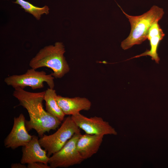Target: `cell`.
<instances>
[{
  "label": "cell",
  "instance_id": "12",
  "mask_svg": "<svg viewBox=\"0 0 168 168\" xmlns=\"http://www.w3.org/2000/svg\"><path fill=\"white\" fill-rule=\"evenodd\" d=\"M158 22L155 23L150 28L147 39L150 41V49L147 50L144 53L133 57L131 58L149 56L156 63H159L160 60L157 53V48L160 41L163 38L165 34L158 24Z\"/></svg>",
  "mask_w": 168,
  "mask_h": 168
},
{
  "label": "cell",
  "instance_id": "9",
  "mask_svg": "<svg viewBox=\"0 0 168 168\" xmlns=\"http://www.w3.org/2000/svg\"><path fill=\"white\" fill-rule=\"evenodd\" d=\"M41 147L38 137L32 135L31 140L23 147L22 155L20 162L24 164L35 162L48 164L49 157L47 156L46 151L42 149Z\"/></svg>",
  "mask_w": 168,
  "mask_h": 168
},
{
  "label": "cell",
  "instance_id": "13",
  "mask_svg": "<svg viewBox=\"0 0 168 168\" xmlns=\"http://www.w3.org/2000/svg\"><path fill=\"white\" fill-rule=\"evenodd\" d=\"M57 96L56 91L54 89L49 88L45 91L44 100L45 102L46 110L62 121L64 119L65 115L57 103Z\"/></svg>",
  "mask_w": 168,
  "mask_h": 168
},
{
  "label": "cell",
  "instance_id": "8",
  "mask_svg": "<svg viewBox=\"0 0 168 168\" xmlns=\"http://www.w3.org/2000/svg\"><path fill=\"white\" fill-rule=\"evenodd\" d=\"M24 114L21 113L14 118L11 131L4 141V145L12 149L20 146H24L32 139V136L29 134L26 126Z\"/></svg>",
  "mask_w": 168,
  "mask_h": 168
},
{
  "label": "cell",
  "instance_id": "7",
  "mask_svg": "<svg viewBox=\"0 0 168 168\" xmlns=\"http://www.w3.org/2000/svg\"><path fill=\"white\" fill-rule=\"evenodd\" d=\"M71 117L77 126L86 133L103 136L117 134L114 128L101 117L95 116L88 118L80 112L71 115Z\"/></svg>",
  "mask_w": 168,
  "mask_h": 168
},
{
  "label": "cell",
  "instance_id": "17",
  "mask_svg": "<svg viewBox=\"0 0 168 168\" xmlns=\"http://www.w3.org/2000/svg\"></svg>",
  "mask_w": 168,
  "mask_h": 168
},
{
  "label": "cell",
  "instance_id": "14",
  "mask_svg": "<svg viewBox=\"0 0 168 168\" xmlns=\"http://www.w3.org/2000/svg\"><path fill=\"white\" fill-rule=\"evenodd\" d=\"M13 2L19 5L26 12L31 14L38 20L40 19L43 15H48L49 12V8L47 5L39 7L34 6L30 2L24 0H16Z\"/></svg>",
  "mask_w": 168,
  "mask_h": 168
},
{
  "label": "cell",
  "instance_id": "16",
  "mask_svg": "<svg viewBox=\"0 0 168 168\" xmlns=\"http://www.w3.org/2000/svg\"><path fill=\"white\" fill-rule=\"evenodd\" d=\"M12 168H26V166L25 164L21 163H13L11 165Z\"/></svg>",
  "mask_w": 168,
  "mask_h": 168
},
{
  "label": "cell",
  "instance_id": "5",
  "mask_svg": "<svg viewBox=\"0 0 168 168\" xmlns=\"http://www.w3.org/2000/svg\"><path fill=\"white\" fill-rule=\"evenodd\" d=\"M54 78L52 73L47 74L43 71H37L31 68L24 74L7 77L4 82L14 89L19 87L24 89L27 86L30 87L33 90L40 89L44 87V82L47 83L49 88L54 89Z\"/></svg>",
  "mask_w": 168,
  "mask_h": 168
},
{
  "label": "cell",
  "instance_id": "11",
  "mask_svg": "<svg viewBox=\"0 0 168 168\" xmlns=\"http://www.w3.org/2000/svg\"><path fill=\"white\" fill-rule=\"evenodd\" d=\"M57 103L64 114L73 115L82 110H89L91 102L85 97L69 98L57 95Z\"/></svg>",
  "mask_w": 168,
  "mask_h": 168
},
{
  "label": "cell",
  "instance_id": "4",
  "mask_svg": "<svg viewBox=\"0 0 168 168\" xmlns=\"http://www.w3.org/2000/svg\"><path fill=\"white\" fill-rule=\"evenodd\" d=\"M80 129L69 116L55 133L49 135L44 134L39 139V142L49 157L59 151L75 134L80 133Z\"/></svg>",
  "mask_w": 168,
  "mask_h": 168
},
{
  "label": "cell",
  "instance_id": "10",
  "mask_svg": "<svg viewBox=\"0 0 168 168\" xmlns=\"http://www.w3.org/2000/svg\"><path fill=\"white\" fill-rule=\"evenodd\" d=\"M103 135L80 134L77 143V151L84 160L91 157L99 150Z\"/></svg>",
  "mask_w": 168,
  "mask_h": 168
},
{
  "label": "cell",
  "instance_id": "3",
  "mask_svg": "<svg viewBox=\"0 0 168 168\" xmlns=\"http://www.w3.org/2000/svg\"><path fill=\"white\" fill-rule=\"evenodd\" d=\"M64 46L61 42H57L41 49L30 61L29 65L35 69L46 67L53 71V76L61 78L68 73L70 68L64 54Z\"/></svg>",
  "mask_w": 168,
  "mask_h": 168
},
{
  "label": "cell",
  "instance_id": "2",
  "mask_svg": "<svg viewBox=\"0 0 168 168\" xmlns=\"http://www.w3.org/2000/svg\"><path fill=\"white\" fill-rule=\"evenodd\" d=\"M119 6L128 19L131 27L129 35L121 43V47L124 50L134 45L140 44L147 39L152 26L156 22H158L164 13L163 8L153 5L149 10L143 14L132 16L126 13Z\"/></svg>",
  "mask_w": 168,
  "mask_h": 168
},
{
  "label": "cell",
  "instance_id": "1",
  "mask_svg": "<svg viewBox=\"0 0 168 168\" xmlns=\"http://www.w3.org/2000/svg\"><path fill=\"white\" fill-rule=\"evenodd\" d=\"M14 89L13 95L19 101L18 106L26 109L29 114L30 120L25 122L28 131L34 129L41 137L46 132L55 130L59 126L61 121L43 108L45 91L32 92L19 87Z\"/></svg>",
  "mask_w": 168,
  "mask_h": 168
},
{
  "label": "cell",
  "instance_id": "15",
  "mask_svg": "<svg viewBox=\"0 0 168 168\" xmlns=\"http://www.w3.org/2000/svg\"><path fill=\"white\" fill-rule=\"evenodd\" d=\"M48 164L41 162H35L28 164V168H51Z\"/></svg>",
  "mask_w": 168,
  "mask_h": 168
},
{
  "label": "cell",
  "instance_id": "6",
  "mask_svg": "<svg viewBox=\"0 0 168 168\" xmlns=\"http://www.w3.org/2000/svg\"><path fill=\"white\" fill-rule=\"evenodd\" d=\"M80 134H75L59 151L49 157L48 164L50 168H67L79 164L84 160L77 147Z\"/></svg>",
  "mask_w": 168,
  "mask_h": 168
}]
</instances>
